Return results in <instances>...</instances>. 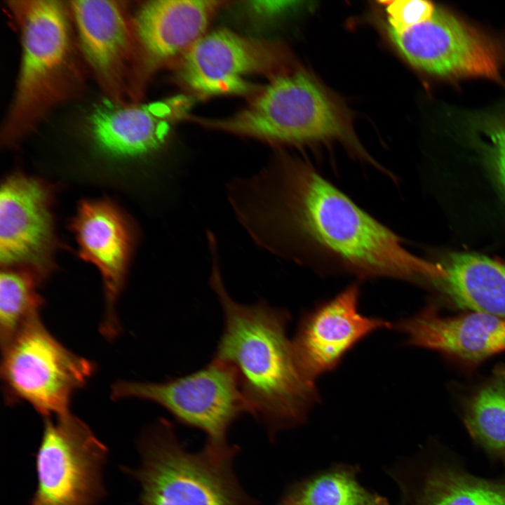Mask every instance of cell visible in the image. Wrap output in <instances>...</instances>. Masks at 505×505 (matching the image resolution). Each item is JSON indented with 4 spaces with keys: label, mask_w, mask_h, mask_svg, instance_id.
<instances>
[{
    "label": "cell",
    "mask_w": 505,
    "mask_h": 505,
    "mask_svg": "<svg viewBox=\"0 0 505 505\" xmlns=\"http://www.w3.org/2000/svg\"><path fill=\"white\" fill-rule=\"evenodd\" d=\"M188 120L268 143L301 144L337 139L351 144L360 152L340 107L302 71L288 72L269 79V83L249 97L245 107L228 117L190 115Z\"/></svg>",
    "instance_id": "5b68a950"
},
{
    "label": "cell",
    "mask_w": 505,
    "mask_h": 505,
    "mask_svg": "<svg viewBox=\"0 0 505 505\" xmlns=\"http://www.w3.org/2000/svg\"><path fill=\"white\" fill-rule=\"evenodd\" d=\"M140 466L123 469L140 485L141 505H256L233 469L236 446L190 452L161 419L138 441Z\"/></svg>",
    "instance_id": "277c9868"
},
{
    "label": "cell",
    "mask_w": 505,
    "mask_h": 505,
    "mask_svg": "<svg viewBox=\"0 0 505 505\" xmlns=\"http://www.w3.org/2000/svg\"><path fill=\"white\" fill-rule=\"evenodd\" d=\"M393 43L413 66L443 78L499 79L492 43L452 14L436 9L428 20L401 32L389 29Z\"/></svg>",
    "instance_id": "8fae6325"
},
{
    "label": "cell",
    "mask_w": 505,
    "mask_h": 505,
    "mask_svg": "<svg viewBox=\"0 0 505 505\" xmlns=\"http://www.w3.org/2000/svg\"><path fill=\"white\" fill-rule=\"evenodd\" d=\"M231 1L154 0L133 15L144 83L171 67L205 34L213 18Z\"/></svg>",
    "instance_id": "5bb4252c"
},
{
    "label": "cell",
    "mask_w": 505,
    "mask_h": 505,
    "mask_svg": "<svg viewBox=\"0 0 505 505\" xmlns=\"http://www.w3.org/2000/svg\"><path fill=\"white\" fill-rule=\"evenodd\" d=\"M396 328L410 345L476 364L505 351V319L472 311L442 316L431 307L400 321Z\"/></svg>",
    "instance_id": "e0dca14e"
},
{
    "label": "cell",
    "mask_w": 505,
    "mask_h": 505,
    "mask_svg": "<svg viewBox=\"0 0 505 505\" xmlns=\"http://www.w3.org/2000/svg\"><path fill=\"white\" fill-rule=\"evenodd\" d=\"M385 4L389 29L396 32L428 20L436 11L431 2L422 0H395Z\"/></svg>",
    "instance_id": "603a6c76"
},
{
    "label": "cell",
    "mask_w": 505,
    "mask_h": 505,
    "mask_svg": "<svg viewBox=\"0 0 505 505\" xmlns=\"http://www.w3.org/2000/svg\"><path fill=\"white\" fill-rule=\"evenodd\" d=\"M41 277L27 268L5 267L0 274V342L4 346L34 316L44 300L38 291Z\"/></svg>",
    "instance_id": "7402d4cb"
},
{
    "label": "cell",
    "mask_w": 505,
    "mask_h": 505,
    "mask_svg": "<svg viewBox=\"0 0 505 505\" xmlns=\"http://www.w3.org/2000/svg\"><path fill=\"white\" fill-rule=\"evenodd\" d=\"M1 377L7 404L26 402L44 418L66 415L73 395L94 374L95 365L72 352L32 318L1 348Z\"/></svg>",
    "instance_id": "8992f818"
},
{
    "label": "cell",
    "mask_w": 505,
    "mask_h": 505,
    "mask_svg": "<svg viewBox=\"0 0 505 505\" xmlns=\"http://www.w3.org/2000/svg\"><path fill=\"white\" fill-rule=\"evenodd\" d=\"M209 251V283L224 314L213 359L232 369L247 412L275 435L304 420L318 400V391L297 363L287 335V311L264 300L252 304L235 301L223 281L218 246L210 247Z\"/></svg>",
    "instance_id": "7a4b0ae2"
},
{
    "label": "cell",
    "mask_w": 505,
    "mask_h": 505,
    "mask_svg": "<svg viewBox=\"0 0 505 505\" xmlns=\"http://www.w3.org/2000/svg\"><path fill=\"white\" fill-rule=\"evenodd\" d=\"M193 101L187 95L144 105L105 100L90 116V130L97 143L109 153L142 155L164 144L174 125L190 115Z\"/></svg>",
    "instance_id": "2e32d148"
},
{
    "label": "cell",
    "mask_w": 505,
    "mask_h": 505,
    "mask_svg": "<svg viewBox=\"0 0 505 505\" xmlns=\"http://www.w3.org/2000/svg\"><path fill=\"white\" fill-rule=\"evenodd\" d=\"M488 134L496 170L505 189V126L492 129Z\"/></svg>",
    "instance_id": "cb8c5ba5"
},
{
    "label": "cell",
    "mask_w": 505,
    "mask_h": 505,
    "mask_svg": "<svg viewBox=\"0 0 505 505\" xmlns=\"http://www.w3.org/2000/svg\"><path fill=\"white\" fill-rule=\"evenodd\" d=\"M360 289L349 285L302 315L292 340L303 374L314 382L340 363L345 354L372 332L389 327L379 318L360 313Z\"/></svg>",
    "instance_id": "7c38bea8"
},
{
    "label": "cell",
    "mask_w": 505,
    "mask_h": 505,
    "mask_svg": "<svg viewBox=\"0 0 505 505\" xmlns=\"http://www.w3.org/2000/svg\"><path fill=\"white\" fill-rule=\"evenodd\" d=\"M227 197L259 247L318 272L410 281L435 271L302 159L278 154L257 173L232 180Z\"/></svg>",
    "instance_id": "6da1fadb"
},
{
    "label": "cell",
    "mask_w": 505,
    "mask_h": 505,
    "mask_svg": "<svg viewBox=\"0 0 505 505\" xmlns=\"http://www.w3.org/2000/svg\"><path fill=\"white\" fill-rule=\"evenodd\" d=\"M107 454L79 417L69 413L55 421L44 418L31 505H96L106 494L102 471Z\"/></svg>",
    "instance_id": "9c48e42d"
},
{
    "label": "cell",
    "mask_w": 505,
    "mask_h": 505,
    "mask_svg": "<svg viewBox=\"0 0 505 505\" xmlns=\"http://www.w3.org/2000/svg\"><path fill=\"white\" fill-rule=\"evenodd\" d=\"M356 473L354 466H335L293 485L278 505H388L362 487Z\"/></svg>",
    "instance_id": "44dd1931"
},
{
    "label": "cell",
    "mask_w": 505,
    "mask_h": 505,
    "mask_svg": "<svg viewBox=\"0 0 505 505\" xmlns=\"http://www.w3.org/2000/svg\"><path fill=\"white\" fill-rule=\"evenodd\" d=\"M7 6L22 45L16 88L1 133L2 143L13 146L54 107L82 92L86 65L68 2L9 1Z\"/></svg>",
    "instance_id": "3957f363"
},
{
    "label": "cell",
    "mask_w": 505,
    "mask_h": 505,
    "mask_svg": "<svg viewBox=\"0 0 505 505\" xmlns=\"http://www.w3.org/2000/svg\"><path fill=\"white\" fill-rule=\"evenodd\" d=\"M456 306L505 319V266L483 255H451L433 278Z\"/></svg>",
    "instance_id": "ac0fdd59"
},
{
    "label": "cell",
    "mask_w": 505,
    "mask_h": 505,
    "mask_svg": "<svg viewBox=\"0 0 505 505\" xmlns=\"http://www.w3.org/2000/svg\"><path fill=\"white\" fill-rule=\"evenodd\" d=\"M49 191L40 181L13 175L0 193V260L41 278L49 271L54 247Z\"/></svg>",
    "instance_id": "4fadbf2b"
},
{
    "label": "cell",
    "mask_w": 505,
    "mask_h": 505,
    "mask_svg": "<svg viewBox=\"0 0 505 505\" xmlns=\"http://www.w3.org/2000/svg\"><path fill=\"white\" fill-rule=\"evenodd\" d=\"M304 3L296 1H250L249 6L257 14L271 17L302 7Z\"/></svg>",
    "instance_id": "d4e9b609"
},
{
    "label": "cell",
    "mask_w": 505,
    "mask_h": 505,
    "mask_svg": "<svg viewBox=\"0 0 505 505\" xmlns=\"http://www.w3.org/2000/svg\"><path fill=\"white\" fill-rule=\"evenodd\" d=\"M463 421L472 439L505 462V366L499 365L466 404Z\"/></svg>",
    "instance_id": "ffe728a7"
},
{
    "label": "cell",
    "mask_w": 505,
    "mask_h": 505,
    "mask_svg": "<svg viewBox=\"0 0 505 505\" xmlns=\"http://www.w3.org/2000/svg\"><path fill=\"white\" fill-rule=\"evenodd\" d=\"M111 398L155 403L179 422L203 432L207 444L218 447L229 446L230 426L247 412L234 371L213 358L196 371L163 382L118 381L112 385Z\"/></svg>",
    "instance_id": "ba28073f"
},
{
    "label": "cell",
    "mask_w": 505,
    "mask_h": 505,
    "mask_svg": "<svg viewBox=\"0 0 505 505\" xmlns=\"http://www.w3.org/2000/svg\"><path fill=\"white\" fill-rule=\"evenodd\" d=\"M283 47L269 40L248 37L226 28L205 34L174 65L177 82L190 96L249 95L257 86L248 79H269L290 72Z\"/></svg>",
    "instance_id": "52a82bcc"
},
{
    "label": "cell",
    "mask_w": 505,
    "mask_h": 505,
    "mask_svg": "<svg viewBox=\"0 0 505 505\" xmlns=\"http://www.w3.org/2000/svg\"><path fill=\"white\" fill-rule=\"evenodd\" d=\"M412 498V505H505V478H483L438 463L422 474Z\"/></svg>",
    "instance_id": "d6986e66"
},
{
    "label": "cell",
    "mask_w": 505,
    "mask_h": 505,
    "mask_svg": "<svg viewBox=\"0 0 505 505\" xmlns=\"http://www.w3.org/2000/svg\"><path fill=\"white\" fill-rule=\"evenodd\" d=\"M86 65L106 96L138 103L146 88L133 15L123 1H68Z\"/></svg>",
    "instance_id": "30bf717a"
},
{
    "label": "cell",
    "mask_w": 505,
    "mask_h": 505,
    "mask_svg": "<svg viewBox=\"0 0 505 505\" xmlns=\"http://www.w3.org/2000/svg\"><path fill=\"white\" fill-rule=\"evenodd\" d=\"M72 227L81 257L93 264L102 275L105 309L100 331L112 339L120 330L116 304L125 281L130 232L121 213L106 201L83 202Z\"/></svg>",
    "instance_id": "9a60e30c"
}]
</instances>
